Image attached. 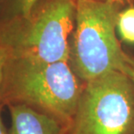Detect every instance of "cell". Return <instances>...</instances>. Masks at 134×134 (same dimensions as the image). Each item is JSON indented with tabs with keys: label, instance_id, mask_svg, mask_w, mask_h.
Returning <instances> with one entry per match:
<instances>
[{
	"label": "cell",
	"instance_id": "obj_6",
	"mask_svg": "<svg viewBox=\"0 0 134 134\" xmlns=\"http://www.w3.org/2000/svg\"><path fill=\"white\" fill-rule=\"evenodd\" d=\"M117 28L122 40L134 44V6H130L119 13Z\"/></svg>",
	"mask_w": 134,
	"mask_h": 134
},
{
	"label": "cell",
	"instance_id": "obj_2",
	"mask_svg": "<svg viewBox=\"0 0 134 134\" xmlns=\"http://www.w3.org/2000/svg\"><path fill=\"white\" fill-rule=\"evenodd\" d=\"M123 6L114 1L77 0L68 64L83 83L108 71H124L126 52L116 36Z\"/></svg>",
	"mask_w": 134,
	"mask_h": 134
},
{
	"label": "cell",
	"instance_id": "obj_11",
	"mask_svg": "<svg viewBox=\"0 0 134 134\" xmlns=\"http://www.w3.org/2000/svg\"><path fill=\"white\" fill-rule=\"evenodd\" d=\"M103 1H114V2H119L122 4H127L131 2V0H103Z\"/></svg>",
	"mask_w": 134,
	"mask_h": 134
},
{
	"label": "cell",
	"instance_id": "obj_9",
	"mask_svg": "<svg viewBox=\"0 0 134 134\" xmlns=\"http://www.w3.org/2000/svg\"><path fill=\"white\" fill-rule=\"evenodd\" d=\"M8 58V53L3 47L0 46V98H1V89L3 84V79H4V71L6 60ZM0 108H2L0 105Z\"/></svg>",
	"mask_w": 134,
	"mask_h": 134
},
{
	"label": "cell",
	"instance_id": "obj_4",
	"mask_svg": "<svg viewBox=\"0 0 134 134\" xmlns=\"http://www.w3.org/2000/svg\"><path fill=\"white\" fill-rule=\"evenodd\" d=\"M67 134H134V82L119 71L84 83Z\"/></svg>",
	"mask_w": 134,
	"mask_h": 134
},
{
	"label": "cell",
	"instance_id": "obj_5",
	"mask_svg": "<svg viewBox=\"0 0 134 134\" xmlns=\"http://www.w3.org/2000/svg\"><path fill=\"white\" fill-rule=\"evenodd\" d=\"M10 126L8 134H67L53 118L25 105L8 106Z\"/></svg>",
	"mask_w": 134,
	"mask_h": 134
},
{
	"label": "cell",
	"instance_id": "obj_8",
	"mask_svg": "<svg viewBox=\"0 0 134 134\" xmlns=\"http://www.w3.org/2000/svg\"><path fill=\"white\" fill-rule=\"evenodd\" d=\"M123 72L130 77L134 82V56L128 52L125 54V65Z\"/></svg>",
	"mask_w": 134,
	"mask_h": 134
},
{
	"label": "cell",
	"instance_id": "obj_7",
	"mask_svg": "<svg viewBox=\"0 0 134 134\" xmlns=\"http://www.w3.org/2000/svg\"><path fill=\"white\" fill-rule=\"evenodd\" d=\"M38 1L39 0H8L7 19L29 17Z\"/></svg>",
	"mask_w": 134,
	"mask_h": 134
},
{
	"label": "cell",
	"instance_id": "obj_3",
	"mask_svg": "<svg viewBox=\"0 0 134 134\" xmlns=\"http://www.w3.org/2000/svg\"><path fill=\"white\" fill-rule=\"evenodd\" d=\"M77 0H39L27 18L0 25V46L8 56L42 62H68Z\"/></svg>",
	"mask_w": 134,
	"mask_h": 134
},
{
	"label": "cell",
	"instance_id": "obj_10",
	"mask_svg": "<svg viewBox=\"0 0 134 134\" xmlns=\"http://www.w3.org/2000/svg\"><path fill=\"white\" fill-rule=\"evenodd\" d=\"M1 110H2V108H0V134H8V131L6 130L4 122H3Z\"/></svg>",
	"mask_w": 134,
	"mask_h": 134
},
{
	"label": "cell",
	"instance_id": "obj_1",
	"mask_svg": "<svg viewBox=\"0 0 134 134\" xmlns=\"http://www.w3.org/2000/svg\"><path fill=\"white\" fill-rule=\"evenodd\" d=\"M83 83L68 62H42L8 56L0 105H25L56 119L68 133Z\"/></svg>",
	"mask_w": 134,
	"mask_h": 134
}]
</instances>
